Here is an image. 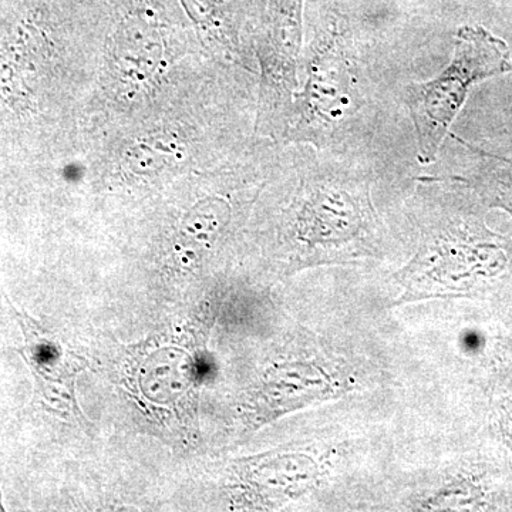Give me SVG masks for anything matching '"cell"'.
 <instances>
[{"label":"cell","instance_id":"277c9868","mask_svg":"<svg viewBox=\"0 0 512 512\" xmlns=\"http://www.w3.org/2000/svg\"><path fill=\"white\" fill-rule=\"evenodd\" d=\"M473 234L460 225L434 232L421 245L409 272L414 278L448 285L463 281L464 276L500 271L507 259L500 241L494 235Z\"/></svg>","mask_w":512,"mask_h":512},{"label":"cell","instance_id":"3957f363","mask_svg":"<svg viewBox=\"0 0 512 512\" xmlns=\"http://www.w3.org/2000/svg\"><path fill=\"white\" fill-rule=\"evenodd\" d=\"M318 168L303 181V202L298 217V239L306 247L332 249L366 237L370 210L365 187L335 163Z\"/></svg>","mask_w":512,"mask_h":512},{"label":"cell","instance_id":"6da1fadb","mask_svg":"<svg viewBox=\"0 0 512 512\" xmlns=\"http://www.w3.org/2000/svg\"><path fill=\"white\" fill-rule=\"evenodd\" d=\"M511 50L505 40L483 26L457 30L454 55L446 69L423 83L406 89V104L416 128L419 161L436 160L451 124L478 83L510 73Z\"/></svg>","mask_w":512,"mask_h":512},{"label":"cell","instance_id":"7a4b0ae2","mask_svg":"<svg viewBox=\"0 0 512 512\" xmlns=\"http://www.w3.org/2000/svg\"><path fill=\"white\" fill-rule=\"evenodd\" d=\"M352 46L336 30L316 36L305 60V83L296 93L288 136L319 151L342 140L365 99Z\"/></svg>","mask_w":512,"mask_h":512},{"label":"cell","instance_id":"5b68a950","mask_svg":"<svg viewBox=\"0 0 512 512\" xmlns=\"http://www.w3.org/2000/svg\"><path fill=\"white\" fill-rule=\"evenodd\" d=\"M160 25L150 10H136L121 22L114 37V62L123 79L144 82L163 57Z\"/></svg>","mask_w":512,"mask_h":512},{"label":"cell","instance_id":"8992f818","mask_svg":"<svg viewBox=\"0 0 512 512\" xmlns=\"http://www.w3.org/2000/svg\"><path fill=\"white\" fill-rule=\"evenodd\" d=\"M466 144L477 154L480 167L476 174L454 180L463 181L473 187L491 207L503 208L511 215L512 220V158L494 156L471 146L467 141Z\"/></svg>","mask_w":512,"mask_h":512}]
</instances>
